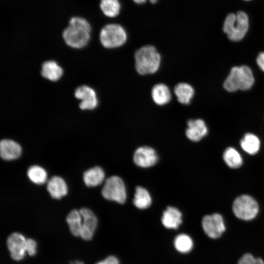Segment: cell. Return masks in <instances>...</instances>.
<instances>
[{"instance_id": "5bb4252c", "label": "cell", "mask_w": 264, "mask_h": 264, "mask_svg": "<svg viewBox=\"0 0 264 264\" xmlns=\"http://www.w3.org/2000/svg\"><path fill=\"white\" fill-rule=\"evenodd\" d=\"M187 125L186 135L192 141H198L207 134V128L201 119L189 120Z\"/></svg>"}, {"instance_id": "4dcf8cb0", "label": "cell", "mask_w": 264, "mask_h": 264, "mask_svg": "<svg viewBox=\"0 0 264 264\" xmlns=\"http://www.w3.org/2000/svg\"><path fill=\"white\" fill-rule=\"evenodd\" d=\"M256 62L260 68L264 72V52H261L258 55Z\"/></svg>"}, {"instance_id": "83f0119b", "label": "cell", "mask_w": 264, "mask_h": 264, "mask_svg": "<svg viewBox=\"0 0 264 264\" xmlns=\"http://www.w3.org/2000/svg\"><path fill=\"white\" fill-rule=\"evenodd\" d=\"M238 264H264V262L260 258H255L251 254L246 253L239 259Z\"/></svg>"}, {"instance_id": "d4e9b609", "label": "cell", "mask_w": 264, "mask_h": 264, "mask_svg": "<svg viewBox=\"0 0 264 264\" xmlns=\"http://www.w3.org/2000/svg\"><path fill=\"white\" fill-rule=\"evenodd\" d=\"M223 158L230 168H237L242 166V159L239 152L232 147L227 148L223 153Z\"/></svg>"}, {"instance_id": "52a82bcc", "label": "cell", "mask_w": 264, "mask_h": 264, "mask_svg": "<svg viewBox=\"0 0 264 264\" xmlns=\"http://www.w3.org/2000/svg\"><path fill=\"white\" fill-rule=\"evenodd\" d=\"M102 195L106 199L119 203H124L127 194L124 181L118 176H113L108 177L102 188Z\"/></svg>"}, {"instance_id": "7402d4cb", "label": "cell", "mask_w": 264, "mask_h": 264, "mask_svg": "<svg viewBox=\"0 0 264 264\" xmlns=\"http://www.w3.org/2000/svg\"><path fill=\"white\" fill-rule=\"evenodd\" d=\"M240 145L245 152L250 154H254L259 150L260 141L255 135L247 133L241 139Z\"/></svg>"}, {"instance_id": "4316f807", "label": "cell", "mask_w": 264, "mask_h": 264, "mask_svg": "<svg viewBox=\"0 0 264 264\" xmlns=\"http://www.w3.org/2000/svg\"><path fill=\"white\" fill-rule=\"evenodd\" d=\"M174 245L178 251L185 253L192 250L193 243L192 239L188 235L181 234L176 237Z\"/></svg>"}, {"instance_id": "836d02e7", "label": "cell", "mask_w": 264, "mask_h": 264, "mask_svg": "<svg viewBox=\"0 0 264 264\" xmlns=\"http://www.w3.org/2000/svg\"></svg>"}, {"instance_id": "2e32d148", "label": "cell", "mask_w": 264, "mask_h": 264, "mask_svg": "<svg viewBox=\"0 0 264 264\" xmlns=\"http://www.w3.org/2000/svg\"><path fill=\"white\" fill-rule=\"evenodd\" d=\"M161 221L166 228L177 229L182 222V215L176 207L168 206L164 211Z\"/></svg>"}, {"instance_id": "7c38bea8", "label": "cell", "mask_w": 264, "mask_h": 264, "mask_svg": "<svg viewBox=\"0 0 264 264\" xmlns=\"http://www.w3.org/2000/svg\"><path fill=\"white\" fill-rule=\"evenodd\" d=\"M158 157L155 151L152 148L143 146L135 151L133 161L138 166L148 168L154 165L157 162Z\"/></svg>"}, {"instance_id": "603a6c76", "label": "cell", "mask_w": 264, "mask_h": 264, "mask_svg": "<svg viewBox=\"0 0 264 264\" xmlns=\"http://www.w3.org/2000/svg\"><path fill=\"white\" fill-rule=\"evenodd\" d=\"M133 203L140 209L148 208L152 203V198L148 191L142 187H136Z\"/></svg>"}, {"instance_id": "30bf717a", "label": "cell", "mask_w": 264, "mask_h": 264, "mask_svg": "<svg viewBox=\"0 0 264 264\" xmlns=\"http://www.w3.org/2000/svg\"><path fill=\"white\" fill-rule=\"evenodd\" d=\"M82 217L80 237L86 241L91 240L97 227L98 220L94 213L89 209L82 208L79 210Z\"/></svg>"}, {"instance_id": "f546056e", "label": "cell", "mask_w": 264, "mask_h": 264, "mask_svg": "<svg viewBox=\"0 0 264 264\" xmlns=\"http://www.w3.org/2000/svg\"><path fill=\"white\" fill-rule=\"evenodd\" d=\"M96 264H119L118 259L113 256H110Z\"/></svg>"}, {"instance_id": "9c48e42d", "label": "cell", "mask_w": 264, "mask_h": 264, "mask_svg": "<svg viewBox=\"0 0 264 264\" xmlns=\"http://www.w3.org/2000/svg\"><path fill=\"white\" fill-rule=\"evenodd\" d=\"M74 96L81 101L79 108L82 110H92L98 104V100L95 90L87 85L78 87L75 90Z\"/></svg>"}, {"instance_id": "ba28073f", "label": "cell", "mask_w": 264, "mask_h": 264, "mask_svg": "<svg viewBox=\"0 0 264 264\" xmlns=\"http://www.w3.org/2000/svg\"><path fill=\"white\" fill-rule=\"evenodd\" d=\"M202 226L206 234L212 239L219 238L225 230L223 218L218 213L203 217Z\"/></svg>"}, {"instance_id": "e0dca14e", "label": "cell", "mask_w": 264, "mask_h": 264, "mask_svg": "<svg viewBox=\"0 0 264 264\" xmlns=\"http://www.w3.org/2000/svg\"><path fill=\"white\" fill-rule=\"evenodd\" d=\"M42 76L52 82L58 81L63 76V68L54 61L44 62L42 65L41 70Z\"/></svg>"}, {"instance_id": "f1b7e54d", "label": "cell", "mask_w": 264, "mask_h": 264, "mask_svg": "<svg viewBox=\"0 0 264 264\" xmlns=\"http://www.w3.org/2000/svg\"><path fill=\"white\" fill-rule=\"evenodd\" d=\"M37 243L35 240L32 239H27L26 243V252L29 255L34 256L36 253Z\"/></svg>"}, {"instance_id": "1f68e13d", "label": "cell", "mask_w": 264, "mask_h": 264, "mask_svg": "<svg viewBox=\"0 0 264 264\" xmlns=\"http://www.w3.org/2000/svg\"><path fill=\"white\" fill-rule=\"evenodd\" d=\"M133 2L138 4H142L145 3L147 0H132Z\"/></svg>"}, {"instance_id": "ac0fdd59", "label": "cell", "mask_w": 264, "mask_h": 264, "mask_svg": "<svg viewBox=\"0 0 264 264\" xmlns=\"http://www.w3.org/2000/svg\"><path fill=\"white\" fill-rule=\"evenodd\" d=\"M151 95L154 102L159 106L168 104L172 98L169 87L162 83L157 84L153 87Z\"/></svg>"}, {"instance_id": "8fae6325", "label": "cell", "mask_w": 264, "mask_h": 264, "mask_svg": "<svg viewBox=\"0 0 264 264\" xmlns=\"http://www.w3.org/2000/svg\"><path fill=\"white\" fill-rule=\"evenodd\" d=\"M6 243L13 260L20 261L23 258L26 252V239L22 234L18 232L11 234Z\"/></svg>"}, {"instance_id": "9a60e30c", "label": "cell", "mask_w": 264, "mask_h": 264, "mask_svg": "<svg viewBox=\"0 0 264 264\" xmlns=\"http://www.w3.org/2000/svg\"><path fill=\"white\" fill-rule=\"evenodd\" d=\"M47 190L53 198L60 199L67 193L66 184L60 176H55L51 177L47 183Z\"/></svg>"}, {"instance_id": "484cf974", "label": "cell", "mask_w": 264, "mask_h": 264, "mask_svg": "<svg viewBox=\"0 0 264 264\" xmlns=\"http://www.w3.org/2000/svg\"><path fill=\"white\" fill-rule=\"evenodd\" d=\"M29 179L33 183L41 185L44 183L47 179V173L42 167L38 165L30 166L27 170Z\"/></svg>"}, {"instance_id": "4fadbf2b", "label": "cell", "mask_w": 264, "mask_h": 264, "mask_svg": "<svg viewBox=\"0 0 264 264\" xmlns=\"http://www.w3.org/2000/svg\"><path fill=\"white\" fill-rule=\"evenodd\" d=\"M22 148L16 142L4 139L0 142V154L5 160H12L18 158L22 154Z\"/></svg>"}, {"instance_id": "3957f363", "label": "cell", "mask_w": 264, "mask_h": 264, "mask_svg": "<svg viewBox=\"0 0 264 264\" xmlns=\"http://www.w3.org/2000/svg\"><path fill=\"white\" fill-rule=\"evenodd\" d=\"M254 83L253 73L248 66H234L225 80L223 87L229 92H234L238 89L246 90L250 89Z\"/></svg>"}, {"instance_id": "8992f818", "label": "cell", "mask_w": 264, "mask_h": 264, "mask_svg": "<svg viewBox=\"0 0 264 264\" xmlns=\"http://www.w3.org/2000/svg\"><path fill=\"white\" fill-rule=\"evenodd\" d=\"M233 211L239 219L249 220L253 219L259 211L256 200L248 195H242L237 198L233 203Z\"/></svg>"}, {"instance_id": "277c9868", "label": "cell", "mask_w": 264, "mask_h": 264, "mask_svg": "<svg viewBox=\"0 0 264 264\" xmlns=\"http://www.w3.org/2000/svg\"><path fill=\"white\" fill-rule=\"evenodd\" d=\"M248 28V17L245 12L241 11L227 16L223 23V30L230 40L236 42L244 37Z\"/></svg>"}, {"instance_id": "44dd1931", "label": "cell", "mask_w": 264, "mask_h": 264, "mask_svg": "<svg viewBox=\"0 0 264 264\" xmlns=\"http://www.w3.org/2000/svg\"><path fill=\"white\" fill-rule=\"evenodd\" d=\"M99 6L103 15L108 18L117 17L121 9L119 0H100Z\"/></svg>"}, {"instance_id": "5b68a950", "label": "cell", "mask_w": 264, "mask_h": 264, "mask_svg": "<svg viewBox=\"0 0 264 264\" xmlns=\"http://www.w3.org/2000/svg\"><path fill=\"white\" fill-rule=\"evenodd\" d=\"M102 45L107 48H114L123 45L127 39L124 28L118 23H109L102 27L99 33Z\"/></svg>"}, {"instance_id": "d6986e66", "label": "cell", "mask_w": 264, "mask_h": 264, "mask_svg": "<svg viewBox=\"0 0 264 264\" xmlns=\"http://www.w3.org/2000/svg\"><path fill=\"white\" fill-rule=\"evenodd\" d=\"M105 179L102 168L95 166L86 171L83 174L84 183L88 187H95L101 184Z\"/></svg>"}, {"instance_id": "cb8c5ba5", "label": "cell", "mask_w": 264, "mask_h": 264, "mask_svg": "<svg viewBox=\"0 0 264 264\" xmlns=\"http://www.w3.org/2000/svg\"><path fill=\"white\" fill-rule=\"evenodd\" d=\"M66 222L71 234L76 237L80 236L82 217L79 210H71L66 217Z\"/></svg>"}, {"instance_id": "d6a6232c", "label": "cell", "mask_w": 264, "mask_h": 264, "mask_svg": "<svg viewBox=\"0 0 264 264\" xmlns=\"http://www.w3.org/2000/svg\"><path fill=\"white\" fill-rule=\"evenodd\" d=\"M149 0L151 3L153 4L155 3L157 1V0Z\"/></svg>"}, {"instance_id": "6da1fadb", "label": "cell", "mask_w": 264, "mask_h": 264, "mask_svg": "<svg viewBox=\"0 0 264 264\" xmlns=\"http://www.w3.org/2000/svg\"><path fill=\"white\" fill-rule=\"evenodd\" d=\"M92 27L83 17L74 16L70 18L67 26L63 30L62 37L66 45L76 49L87 45L91 37Z\"/></svg>"}, {"instance_id": "ffe728a7", "label": "cell", "mask_w": 264, "mask_h": 264, "mask_svg": "<svg viewBox=\"0 0 264 264\" xmlns=\"http://www.w3.org/2000/svg\"><path fill=\"white\" fill-rule=\"evenodd\" d=\"M174 93L180 103L187 105L190 103L193 98L195 91L193 88L189 84L179 83L175 87Z\"/></svg>"}, {"instance_id": "7a4b0ae2", "label": "cell", "mask_w": 264, "mask_h": 264, "mask_svg": "<svg viewBox=\"0 0 264 264\" xmlns=\"http://www.w3.org/2000/svg\"><path fill=\"white\" fill-rule=\"evenodd\" d=\"M134 60L135 69L139 74H151L159 68L161 56L154 46L147 45L136 50Z\"/></svg>"}]
</instances>
